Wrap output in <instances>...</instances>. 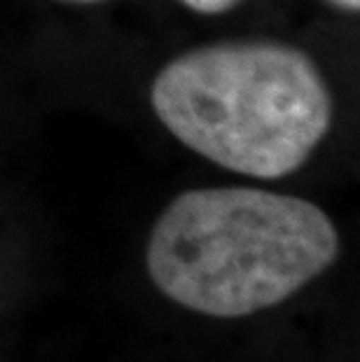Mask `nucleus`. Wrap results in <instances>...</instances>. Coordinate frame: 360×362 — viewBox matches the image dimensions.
Segmentation results:
<instances>
[{
  "label": "nucleus",
  "mask_w": 360,
  "mask_h": 362,
  "mask_svg": "<svg viewBox=\"0 0 360 362\" xmlns=\"http://www.w3.org/2000/svg\"><path fill=\"white\" fill-rule=\"evenodd\" d=\"M339 252V229L318 204L222 185L185 189L166 204L145 243V269L175 306L234 320L295 297Z\"/></svg>",
  "instance_id": "1"
},
{
  "label": "nucleus",
  "mask_w": 360,
  "mask_h": 362,
  "mask_svg": "<svg viewBox=\"0 0 360 362\" xmlns=\"http://www.w3.org/2000/svg\"><path fill=\"white\" fill-rule=\"evenodd\" d=\"M68 3H96V0H68Z\"/></svg>",
  "instance_id": "5"
},
{
  "label": "nucleus",
  "mask_w": 360,
  "mask_h": 362,
  "mask_svg": "<svg viewBox=\"0 0 360 362\" xmlns=\"http://www.w3.org/2000/svg\"><path fill=\"white\" fill-rule=\"evenodd\" d=\"M150 103L185 148L260 180L300 171L332 124L316 64L281 42H220L180 54L157 73Z\"/></svg>",
  "instance_id": "2"
},
{
  "label": "nucleus",
  "mask_w": 360,
  "mask_h": 362,
  "mask_svg": "<svg viewBox=\"0 0 360 362\" xmlns=\"http://www.w3.org/2000/svg\"><path fill=\"white\" fill-rule=\"evenodd\" d=\"M330 3L344 7V10H360V0H330Z\"/></svg>",
  "instance_id": "4"
},
{
  "label": "nucleus",
  "mask_w": 360,
  "mask_h": 362,
  "mask_svg": "<svg viewBox=\"0 0 360 362\" xmlns=\"http://www.w3.org/2000/svg\"><path fill=\"white\" fill-rule=\"evenodd\" d=\"M187 7H192L197 12L204 14H216V12H225L232 5H236L239 0H182Z\"/></svg>",
  "instance_id": "3"
}]
</instances>
